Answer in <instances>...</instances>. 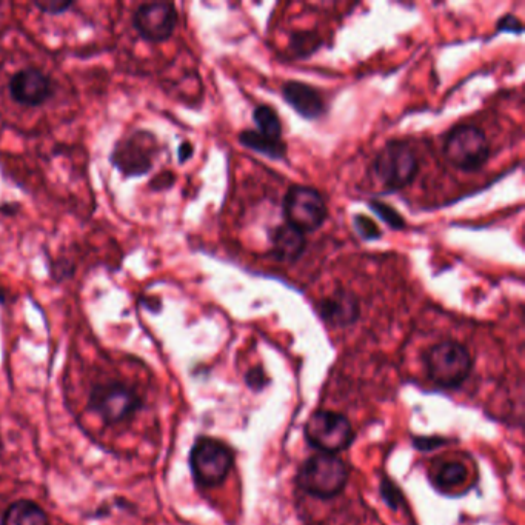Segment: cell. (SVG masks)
Returning <instances> with one entry per match:
<instances>
[{
  "label": "cell",
  "mask_w": 525,
  "mask_h": 525,
  "mask_svg": "<svg viewBox=\"0 0 525 525\" xmlns=\"http://www.w3.org/2000/svg\"><path fill=\"white\" fill-rule=\"evenodd\" d=\"M161 145L150 130H136L114 144L110 164L124 178H142L153 170Z\"/></svg>",
  "instance_id": "cell-1"
},
{
  "label": "cell",
  "mask_w": 525,
  "mask_h": 525,
  "mask_svg": "<svg viewBox=\"0 0 525 525\" xmlns=\"http://www.w3.org/2000/svg\"><path fill=\"white\" fill-rule=\"evenodd\" d=\"M425 370L433 384L453 388L461 385L472 373L473 359L464 345L444 341L432 347L424 355Z\"/></svg>",
  "instance_id": "cell-2"
},
{
  "label": "cell",
  "mask_w": 525,
  "mask_h": 525,
  "mask_svg": "<svg viewBox=\"0 0 525 525\" xmlns=\"http://www.w3.org/2000/svg\"><path fill=\"white\" fill-rule=\"evenodd\" d=\"M348 481V469L342 459L330 453L308 458L298 473V484L308 495L328 499L339 495Z\"/></svg>",
  "instance_id": "cell-3"
},
{
  "label": "cell",
  "mask_w": 525,
  "mask_h": 525,
  "mask_svg": "<svg viewBox=\"0 0 525 525\" xmlns=\"http://www.w3.org/2000/svg\"><path fill=\"white\" fill-rule=\"evenodd\" d=\"M419 162L415 151L404 141H390L373 161L376 181L387 191H399L415 181Z\"/></svg>",
  "instance_id": "cell-4"
},
{
  "label": "cell",
  "mask_w": 525,
  "mask_h": 525,
  "mask_svg": "<svg viewBox=\"0 0 525 525\" xmlns=\"http://www.w3.org/2000/svg\"><path fill=\"white\" fill-rule=\"evenodd\" d=\"M444 154L456 170L473 173L489 161V139L476 125H456L445 136Z\"/></svg>",
  "instance_id": "cell-5"
},
{
  "label": "cell",
  "mask_w": 525,
  "mask_h": 525,
  "mask_svg": "<svg viewBox=\"0 0 525 525\" xmlns=\"http://www.w3.org/2000/svg\"><path fill=\"white\" fill-rule=\"evenodd\" d=\"M285 224L298 228L304 235L318 231L328 218L327 202L318 190L293 185L284 198Z\"/></svg>",
  "instance_id": "cell-6"
},
{
  "label": "cell",
  "mask_w": 525,
  "mask_h": 525,
  "mask_svg": "<svg viewBox=\"0 0 525 525\" xmlns=\"http://www.w3.org/2000/svg\"><path fill=\"white\" fill-rule=\"evenodd\" d=\"M190 465L199 485L218 487L233 467V453L218 439L199 438L191 449Z\"/></svg>",
  "instance_id": "cell-7"
},
{
  "label": "cell",
  "mask_w": 525,
  "mask_h": 525,
  "mask_svg": "<svg viewBox=\"0 0 525 525\" xmlns=\"http://www.w3.org/2000/svg\"><path fill=\"white\" fill-rule=\"evenodd\" d=\"M305 438L322 453L335 455L352 444V424L341 413L321 410L313 413L305 424Z\"/></svg>",
  "instance_id": "cell-8"
},
{
  "label": "cell",
  "mask_w": 525,
  "mask_h": 525,
  "mask_svg": "<svg viewBox=\"0 0 525 525\" xmlns=\"http://www.w3.org/2000/svg\"><path fill=\"white\" fill-rule=\"evenodd\" d=\"M142 401L133 388L124 384L99 385L90 396V408L105 424H121L133 418Z\"/></svg>",
  "instance_id": "cell-9"
},
{
  "label": "cell",
  "mask_w": 525,
  "mask_h": 525,
  "mask_svg": "<svg viewBox=\"0 0 525 525\" xmlns=\"http://www.w3.org/2000/svg\"><path fill=\"white\" fill-rule=\"evenodd\" d=\"M179 14L171 2H151L139 5L133 13V27L144 41L161 44L173 36Z\"/></svg>",
  "instance_id": "cell-10"
},
{
  "label": "cell",
  "mask_w": 525,
  "mask_h": 525,
  "mask_svg": "<svg viewBox=\"0 0 525 525\" xmlns=\"http://www.w3.org/2000/svg\"><path fill=\"white\" fill-rule=\"evenodd\" d=\"M56 82L37 67L22 68L10 77L8 93L16 104L36 108L47 104L56 94Z\"/></svg>",
  "instance_id": "cell-11"
},
{
  "label": "cell",
  "mask_w": 525,
  "mask_h": 525,
  "mask_svg": "<svg viewBox=\"0 0 525 525\" xmlns=\"http://www.w3.org/2000/svg\"><path fill=\"white\" fill-rule=\"evenodd\" d=\"M318 313L330 327L347 328L361 316V302L352 291L338 288L318 302Z\"/></svg>",
  "instance_id": "cell-12"
},
{
  "label": "cell",
  "mask_w": 525,
  "mask_h": 525,
  "mask_svg": "<svg viewBox=\"0 0 525 525\" xmlns=\"http://www.w3.org/2000/svg\"><path fill=\"white\" fill-rule=\"evenodd\" d=\"M282 96H284L285 102L305 119L321 118L327 110L321 93L315 87L304 84V82H285L284 87H282Z\"/></svg>",
  "instance_id": "cell-13"
},
{
  "label": "cell",
  "mask_w": 525,
  "mask_h": 525,
  "mask_svg": "<svg viewBox=\"0 0 525 525\" xmlns=\"http://www.w3.org/2000/svg\"><path fill=\"white\" fill-rule=\"evenodd\" d=\"M305 245L307 239L304 233L291 225L282 224L271 231V255L276 261H298L304 255Z\"/></svg>",
  "instance_id": "cell-14"
},
{
  "label": "cell",
  "mask_w": 525,
  "mask_h": 525,
  "mask_svg": "<svg viewBox=\"0 0 525 525\" xmlns=\"http://www.w3.org/2000/svg\"><path fill=\"white\" fill-rule=\"evenodd\" d=\"M2 525H50L47 513L31 501H17L8 507Z\"/></svg>",
  "instance_id": "cell-15"
},
{
  "label": "cell",
  "mask_w": 525,
  "mask_h": 525,
  "mask_svg": "<svg viewBox=\"0 0 525 525\" xmlns=\"http://www.w3.org/2000/svg\"><path fill=\"white\" fill-rule=\"evenodd\" d=\"M239 142L244 147L250 148V150L258 151V153L264 154L267 158L284 159L287 154V145L284 141H273V139L265 138L264 134L258 133L256 130H244L239 134Z\"/></svg>",
  "instance_id": "cell-16"
},
{
  "label": "cell",
  "mask_w": 525,
  "mask_h": 525,
  "mask_svg": "<svg viewBox=\"0 0 525 525\" xmlns=\"http://www.w3.org/2000/svg\"><path fill=\"white\" fill-rule=\"evenodd\" d=\"M253 121L258 125V133L273 141H282V124L275 108L270 105H259L253 111Z\"/></svg>",
  "instance_id": "cell-17"
},
{
  "label": "cell",
  "mask_w": 525,
  "mask_h": 525,
  "mask_svg": "<svg viewBox=\"0 0 525 525\" xmlns=\"http://www.w3.org/2000/svg\"><path fill=\"white\" fill-rule=\"evenodd\" d=\"M467 478V469L461 462H447L441 465L436 473V484L439 489H455Z\"/></svg>",
  "instance_id": "cell-18"
},
{
  "label": "cell",
  "mask_w": 525,
  "mask_h": 525,
  "mask_svg": "<svg viewBox=\"0 0 525 525\" xmlns=\"http://www.w3.org/2000/svg\"><path fill=\"white\" fill-rule=\"evenodd\" d=\"M322 41L318 34L313 31H299L290 37L291 51L296 57H307L318 51Z\"/></svg>",
  "instance_id": "cell-19"
},
{
  "label": "cell",
  "mask_w": 525,
  "mask_h": 525,
  "mask_svg": "<svg viewBox=\"0 0 525 525\" xmlns=\"http://www.w3.org/2000/svg\"><path fill=\"white\" fill-rule=\"evenodd\" d=\"M370 208H372L373 213H375L384 224L392 227L393 230H402V228L405 227L404 218L399 215L395 208L390 207V205L384 204V202L381 201H372L370 202Z\"/></svg>",
  "instance_id": "cell-20"
},
{
  "label": "cell",
  "mask_w": 525,
  "mask_h": 525,
  "mask_svg": "<svg viewBox=\"0 0 525 525\" xmlns=\"http://www.w3.org/2000/svg\"><path fill=\"white\" fill-rule=\"evenodd\" d=\"M353 224H355L358 235L361 236L362 239H365V241H373V239L381 238V228H379L372 219L367 218V216L356 215Z\"/></svg>",
  "instance_id": "cell-21"
},
{
  "label": "cell",
  "mask_w": 525,
  "mask_h": 525,
  "mask_svg": "<svg viewBox=\"0 0 525 525\" xmlns=\"http://www.w3.org/2000/svg\"><path fill=\"white\" fill-rule=\"evenodd\" d=\"M34 7L48 16H61L74 7V2L68 0H45V2H34Z\"/></svg>",
  "instance_id": "cell-22"
},
{
  "label": "cell",
  "mask_w": 525,
  "mask_h": 525,
  "mask_svg": "<svg viewBox=\"0 0 525 525\" xmlns=\"http://www.w3.org/2000/svg\"><path fill=\"white\" fill-rule=\"evenodd\" d=\"M50 275L53 276L54 281L61 282L65 279L71 278L74 275V265L67 259L61 261H54L51 264Z\"/></svg>",
  "instance_id": "cell-23"
},
{
  "label": "cell",
  "mask_w": 525,
  "mask_h": 525,
  "mask_svg": "<svg viewBox=\"0 0 525 525\" xmlns=\"http://www.w3.org/2000/svg\"><path fill=\"white\" fill-rule=\"evenodd\" d=\"M174 181H176V178H174V174L171 171H161L150 182V188L154 191L167 190V188L173 187Z\"/></svg>",
  "instance_id": "cell-24"
},
{
  "label": "cell",
  "mask_w": 525,
  "mask_h": 525,
  "mask_svg": "<svg viewBox=\"0 0 525 525\" xmlns=\"http://www.w3.org/2000/svg\"><path fill=\"white\" fill-rule=\"evenodd\" d=\"M498 30L509 31V33L521 34L524 28H522L521 21H519L518 17L513 16V14H507V16H504L502 17V19H499Z\"/></svg>",
  "instance_id": "cell-25"
},
{
  "label": "cell",
  "mask_w": 525,
  "mask_h": 525,
  "mask_svg": "<svg viewBox=\"0 0 525 525\" xmlns=\"http://www.w3.org/2000/svg\"><path fill=\"white\" fill-rule=\"evenodd\" d=\"M381 490L382 496H384L387 504L390 505V507H393V509H396V507H398V502L401 501L399 496H395V493H399L398 489H396V485L393 484V482L384 481L382 482Z\"/></svg>",
  "instance_id": "cell-26"
},
{
  "label": "cell",
  "mask_w": 525,
  "mask_h": 525,
  "mask_svg": "<svg viewBox=\"0 0 525 525\" xmlns=\"http://www.w3.org/2000/svg\"><path fill=\"white\" fill-rule=\"evenodd\" d=\"M247 382L251 388L261 390L265 382H267V379H265L264 372H262L261 368H251L250 372L247 373Z\"/></svg>",
  "instance_id": "cell-27"
},
{
  "label": "cell",
  "mask_w": 525,
  "mask_h": 525,
  "mask_svg": "<svg viewBox=\"0 0 525 525\" xmlns=\"http://www.w3.org/2000/svg\"><path fill=\"white\" fill-rule=\"evenodd\" d=\"M193 153V145H191L188 141L182 142L181 147H179L178 150L179 162H181V164H184V162H187L188 159H190L191 156H193Z\"/></svg>",
  "instance_id": "cell-28"
},
{
  "label": "cell",
  "mask_w": 525,
  "mask_h": 525,
  "mask_svg": "<svg viewBox=\"0 0 525 525\" xmlns=\"http://www.w3.org/2000/svg\"><path fill=\"white\" fill-rule=\"evenodd\" d=\"M0 302H5L4 290L0 288Z\"/></svg>",
  "instance_id": "cell-29"
}]
</instances>
